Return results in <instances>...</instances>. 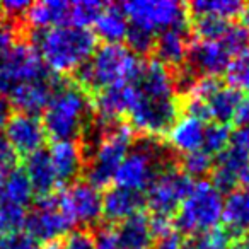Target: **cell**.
Here are the masks:
<instances>
[{
	"mask_svg": "<svg viewBox=\"0 0 249 249\" xmlns=\"http://www.w3.org/2000/svg\"><path fill=\"white\" fill-rule=\"evenodd\" d=\"M133 89L135 96L128 111L130 128H135L147 139L167 133L179 111L176 75L160 62L150 60L142 63L133 80Z\"/></svg>",
	"mask_w": 249,
	"mask_h": 249,
	"instance_id": "6da1fadb",
	"label": "cell"
},
{
	"mask_svg": "<svg viewBox=\"0 0 249 249\" xmlns=\"http://www.w3.org/2000/svg\"><path fill=\"white\" fill-rule=\"evenodd\" d=\"M87 154V183L104 188L114 179L120 164L135 143L133 130L128 124H103L90 121L84 132Z\"/></svg>",
	"mask_w": 249,
	"mask_h": 249,
	"instance_id": "7a4b0ae2",
	"label": "cell"
},
{
	"mask_svg": "<svg viewBox=\"0 0 249 249\" xmlns=\"http://www.w3.org/2000/svg\"><path fill=\"white\" fill-rule=\"evenodd\" d=\"M36 52L53 73H69L82 69L96 52V36L90 29L56 26L35 33Z\"/></svg>",
	"mask_w": 249,
	"mask_h": 249,
	"instance_id": "3957f363",
	"label": "cell"
},
{
	"mask_svg": "<svg viewBox=\"0 0 249 249\" xmlns=\"http://www.w3.org/2000/svg\"><path fill=\"white\" fill-rule=\"evenodd\" d=\"M43 126L55 142L75 140L92 118V99L79 84H58L43 111Z\"/></svg>",
	"mask_w": 249,
	"mask_h": 249,
	"instance_id": "277c9868",
	"label": "cell"
},
{
	"mask_svg": "<svg viewBox=\"0 0 249 249\" xmlns=\"http://www.w3.org/2000/svg\"><path fill=\"white\" fill-rule=\"evenodd\" d=\"M142 62L121 43H104L96 48L89 62L77 70V80L84 90H101L118 84H132Z\"/></svg>",
	"mask_w": 249,
	"mask_h": 249,
	"instance_id": "5b68a950",
	"label": "cell"
},
{
	"mask_svg": "<svg viewBox=\"0 0 249 249\" xmlns=\"http://www.w3.org/2000/svg\"><path fill=\"white\" fill-rule=\"evenodd\" d=\"M224 212L222 191L210 181H200L190 190L178 208L176 227L190 235H200L218 229Z\"/></svg>",
	"mask_w": 249,
	"mask_h": 249,
	"instance_id": "8992f818",
	"label": "cell"
},
{
	"mask_svg": "<svg viewBox=\"0 0 249 249\" xmlns=\"http://www.w3.org/2000/svg\"><path fill=\"white\" fill-rule=\"evenodd\" d=\"M166 166H169L166 147L157 139H143L133 143L113 181L120 188L142 193Z\"/></svg>",
	"mask_w": 249,
	"mask_h": 249,
	"instance_id": "52a82bcc",
	"label": "cell"
},
{
	"mask_svg": "<svg viewBox=\"0 0 249 249\" xmlns=\"http://www.w3.org/2000/svg\"><path fill=\"white\" fill-rule=\"evenodd\" d=\"M130 28L156 36L166 31L184 33L190 26L188 7L174 0H132L121 5Z\"/></svg>",
	"mask_w": 249,
	"mask_h": 249,
	"instance_id": "ba28073f",
	"label": "cell"
},
{
	"mask_svg": "<svg viewBox=\"0 0 249 249\" xmlns=\"http://www.w3.org/2000/svg\"><path fill=\"white\" fill-rule=\"evenodd\" d=\"M55 198L72 227H90L96 225L103 217V195L87 181L69 184Z\"/></svg>",
	"mask_w": 249,
	"mask_h": 249,
	"instance_id": "9c48e42d",
	"label": "cell"
},
{
	"mask_svg": "<svg viewBox=\"0 0 249 249\" xmlns=\"http://www.w3.org/2000/svg\"><path fill=\"white\" fill-rule=\"evenodd\" d=\"M191 188V178L176 167L166 166L145 190V201L156 215L169 217L173 212H178Z\"/></svg>",
	"mask_w": 249,
	"mask_h": 249,
	"instance_id": "30bf717a",
	"label": "cell"
},
{
	"mask_svg": "<svg viewBox=\"0 0 249 249\" xmlns=\"http://www.w3.org/2000/svg\"><path fill=\"white\" fill-rule=\"evenodd\" d=\"M249 166V126H242L232 132L231 142L224 152L218 154L213 164V181L212 183L220 191L235 190L242 173Z\"/></svg>",
	"mask_w": 249,
	"mask_h": 249,
	"instance_id": "8fae6325",
	"label": "cell"
},
{
	"mask_svg": "<svg viewBox=\"0 0 249 249\" xmlns=\"http://www.w3.org/2000/svg\"><path fill=\"white\" fill-rule=\"evenodd\" d=\"M26 234L31 235L36 242H55L58 237L67 235L72 229L69 218L60 210L56 198L53 195L41 196L36 207L28 213L26 218Z\"/></svg>",
	"mask_w": 249,
	"mask_h": 249,
	"instance_id": "7c38bea8",
	"label": "cell"
},
{
	"mask_svg": "<svg viewBox=\"0 0 249 249\" xmlns=\"http://www.w3.org/2000/svg\"><path fill=\"white\" fill-rule=\"evenodd\" d=\"M0 67L9 82V89L14 84L48 77V69L39 53L31 43L26 41H16L4 55H0Z\"/></svg>",
	"mask_w": 249,
	"mask_h": 249,
	"instance_id": "4fadbf2b",
	"label": "cell"
},
{
	"mask_svg": "<svg viewBox=\"0 0 249 249\" xmlns=\"http://www.w3.org/2000/svg\"><path fill=\"white\" fill-rule=\"evenodd\" d=\"M234 55L222 39L203 41L196 39L188 50V69L195 77H217L227 70Z\"/></svg>",
	"mask_w": 249,
	"mask_h": 249,
	"instance_id": "5bb4252c",
	"label": "cell"
},
{
	"mask_svg": "<svg viewBox=\"0 0 249 249\" xmlns=\"http://www.w3.org/2000/svg\"><path fill=\"white\" fill-rule=\"evenodd\" d=\"M5 140L14 149L16 154L28 157L38 152V150H41L46 140L43 121L35 114H12L7 126H5Z\"/></svg>",
	"mask_w": 249,
	"mask_h": 249,
	"instance_id": "9a60e30c",
	"label": "cell"
},
{
	"mask_svg": "<svg viewBox=\"0 0 249 249\" xmlns=\"http://www.w3.org/2000/svg\"><path fill=\"white\" fill-rule=\"evenodd\" d=\"M133 96H135L133 82L118 84V86L97 90L92 99V114H96V121L103 124L118 123L123 114H128Z\"/></svg>",
	"mask_w": 249,
	"mask_h": 249,
	"instance_id": "2e32d148",
	"label": "cell"
},
{
	"mask_svg": "<svg viewBox=\"0 0 249 249\" xmlns=\"http://www.w3.org/2000/svg\"><path fill=\"white\" fill-rule=\"evenodd\" d=\"M58 84H53L52 79L28 80V82H19L9 89V103L12 107L24 114H35L38 116L45 107L48 106L50 99L53 96V90Z\"/></svg>",
	"mask_w": 249,
	"mask_h": 249,
	"instance_id": "e0dca14e",
	"label": "cell"
},
{
	"mask_svg": "<svg viewBox=\"0 0 249 249\" xmlns=\"http://www.w3.org/2000/svg\"><path fill=\"white\" fill-rule=\"evenodd\" d=\"M58 184H72L84 169V150L75 140L55 142L48 152Z\"/></svg>",
	"mask_w": 249,
	"mask_h": 249,
	"instance_id": "ac0fdd59",
	"label": "cell"
},
{
	"mask_svg": "<svg viewBox=\"0 0 249 249\" xmlns=\"http://www.w3.org/2000/svg\"><path fill=\"white\" fill-rule=\"evenodd\" d=\"M205 130H207L205 121L184 114L176 118V121L167 130V143L174 152H179L183 156L196 152L203 149Z\"/></svg>",
	"mask_w": 249,
	"mask_h": 249,
	"instance_id": "d6986e66",
	"label": "cell"
},
{
	"mask_svg": "<svg viewBox=\"0 0 249 249\" xmlns=\"http://www.w3.org/2000/svg\"><path fill=\"white\" fill-rule=\"evenodd\" d=\"M145 203L142 193L114 186L103 195V217L109 222H124L133 215L142 213Z\"/></svg>",
	"mask_w": 249,
	"mask_h": 249,
	"instance_id": "ffe728a7",
	"label": "cell"
},
{
	"mask_svg": "<svg viewBox=\"0 0 249 249\" xmlns=\"http://www.w3.org/2000/svg\"><path fill=\"white\" fill-rule=\"evenodd\" d=\"M70 5L67 0H43L31 4L24 14L26 21L36 31L70 24Z\"/></svg>",
	"mask_w": 249,
	"mask_h": 249,
	"instance_id": "44dd1931",
	"label": "cell"
},
{
	"mask_svg": "<svg viewBox=\"0 0 249 249\" xmlns=\"http://www.w3.org/2000/svg\"><path fill=\"white\" fill-rule=\"evenodd\" d=\"M22 171L28 176L33 191L38 193L39 196H48L58 186L55 169H53L52 160H50V156L46 150H38V152L26 157L24 169Z\"/></svg>",
	"mask_w": 249,
	"mask_h": 249,
	"instance_id": "7402d4cb",
	"label": "cell"
},
{
	"mask_svg": "<svg viewBox=\"0 0 249 249\" xmlns=\"http://www.w3.org/2000/svg\"><path fill=\"white\" fill-rule=\"evenodd\" d=\"M222 220L234 234H249V190L235 188L224 198Z\"/></svg>",
	"mask_w": 249,
	"mask_h": 249,
	"instance_id": "603a6c76",
	"label": "cell"
},
{
	"mask_svg": "<svg viewBox=\"0 0 249 249\" xmlns=\"http://www.w3.org/2000/svg\"><path fill=\"white\" fill-rule=\"evenodd\" d=\"M120 249H150L154 234L150 227V218L143 213L133 215L116 227Z\"/></svg>",
	"mask_w": 249,
	"mask_h": 249,
	"instance_id": "cb8c5ba5",
	"label": "cell"
},
{
	"mask_svg": "<svg viewBox=\"0 0 249 249\" xmlns=\"http://www.w3.org/2000/svg\"><path fill=\"white\" fill-rule=\"evenodd\" d=\"M128 29L130 24L123 9L121 5L114 4L104 5L103 12L94 22V31H96L94 36H99L106 43H121L123 39H126Z\"/></svg>",
	"mask_w": 249,
	"mask_h": 249,
	"instance_id": "d4e9b609",
	"label": "cell"
},
{
	"mask_svg": "<svg viewBox=\"0 0 249 249\" xmlns=\"http://www.w3.org/2000/svg\"><path fill=\"white\" fill-rule=\"evenodd\" d=\"M190 43L186 41V36L181 31H166L157 36L154 43L157 62L166 67H179L188 56Z\"/></svg>",
	"mask_w": 249,
	"mask_h": 249,
	"instance_id": "484cf974",
	"label": "cell"
},
{
	"mask_svg": "<svg viewBox=\"0 0 249 249\" xmlns=\"http://www.w3.org/2000/svg\"><path fill=\"white\" fill-rule=\"evenodd\" d=\"M241 97L242 94L237 89L231 86H222L208 101V116L213 118L215 123L229 124L231 121H234V114Z\"/></svg>",
	"mask_w": 249,
	"mask_h": 249,
	"instance_id": "4316f807",
	"label": "cell"
},
{
	"mask_svg": "<svg viewBox=\"0 0 249 249\" xmlns=\"http://www.w3.org/2000/svg\"><path fill=\"white\" fill-rule=\"evenodd\" d=\"M33 195H35L33 186L22 169H14L12 173H9V176L5 178V181L0 186V198L2 200L21 205V207L26 208L31 203Z\"/></svg>",
	"mask_w": 249,
	"mask_h": 249,
	"instance_id": "83f0119b",
	"label": "cell"
},
{
	"mask_svg": "<svg viewBox=\"0 0 249 249\" xmlns=\"http://www.w3.org/2000/svg\"><path fill=\"white\" fill-rule=\"evenodd\" d=\"M244 4L239 0H195L188 5L195 16H212V18L231 21L232 18L241 14Z\"/></svg>",
	"mask_w": 249,
	"mask_h": 249,
	"instance_id": "f1b7e54d",
	"label": "cell"
},
{
	"mask_svg": "<svg viewBox=\"0 0 249 249\" xmlns=\"http://www.w3.org/2000/svg\"><path fill=\"white\" fill-rule=\"evenodd\" d=\"M26 218L28 208L0 198V235L21 232V229L26 225Z\"/></svg>",
	"mask_w": 249,
	"mask_h": 249,
	"instance_id": "f546056e",
	"label": "cell"
},
{
	"mask_svg": "<svg viewBox=\"0 0 249 249\" xmlns=\"http://www.w3.org/2000/svg\"><path fill=\"white\" fill-rule=\"evenodd\" d=\"M103 2H96V0H82V2H72L70 5V24L77 26V28H86L94 26L96 19L104 9Z\"/></svg>",
	"mask_w": 249,
	"mask_h": 249,
	"instance_id": "4dcf8cb0",
	"label": "cell"
},
{
	"mask_svg": "<svg viewBox=\"0 0 249 249\" xmlns=\"http://www.w3.org/2000/svg\"><path fill=\"white\" fill-rule=\"evenodd\" d=\"M231 28V22L225 19L212 18V16H198L193 24V31L198 39L203 41H217L224 38V35Z\"/></svg>",
	"mask_w": 249,
	"mask_h": 249,
	"instance_id": "1f68e13d",
	"label": "cell"
},
{
	"mask_svg": "<svg viewBox=\"0 0 249 249\" xmlns=\"http://www.w3.org/2000/svg\"><path fill=\"white\" fill-rule=\"evenodd\" d=\"M225 75H227L231 87L249 92V46L242 53H239L235 58H232V62L225 70Z\"/></svg>",
	"mask_w": 249,
	"mask_h": 249,
	"instance_id": "d6a6232c",
	"label": "cell"
},
{
	"mask_svg": "<svg viewBox=\"0 0 249 249\" xmlns=\"http://www.w3.org/2000/svg\"><path fill=\"white\" fill-rule=\"evenodd\" d=\"M232 130L225 123H212L205 130V140H203V150L208 152L212 157L218 156L224 152L225 147L231 142Z\"/></svg>",
	"mask_w": 249,
	"mask_h": 249,
	"instance_id": "836d02e7",
	"label": "cell"
},
{
	"mask_svg": "<svg viewBox=\"0 0 249 249\" xmlns=\"http://www.w3.org/2000/svg\"><path fill=\"white\" fill-rule=\"evenodd\" d=\"M220 87H222V84L217 77H195L190 86L186 87V101L208 104L212 96H213Z\"/></svg>",
	"mask_w": 249,
	"mask_h": 249,
	"instance_id": "e575fe53",
	"label": "cell"
},
{
	"mask_svg": "<svg viewBox=\"0 0 249 249\" xmlns=\"http://www.w3.org/2000/svg\"><path fill=\"white\" fill-rule=\"evenodd\" d=\"M231 246V237L227 232L220 229H213L205 234L193 235L183 244V249H227Z\"/></svg>",
	"mask_w": 249,
	"mask_h": 249,
	"instance_id": "d590c367",
	"label": "cell"
},
{
	"mask_svg": "<svg viewBox=\"0 0 249 249\" xmlns=\"http://www.w3.org/2000/svg\"><path fill=\"white\" fill-rule=\"evenodd\" d=\"M183 173L188 178H203L213 169V157L203 149L183 156Z\"/></svg>",
	"mask_w": 249,
	"mask_h": 249,
	"instance_id": "8d00e7d4",
	"label": "cell"
},
{
	"mask_svg": "<svg viewBox=\"0 0 249 249\" xmlns=\"http://www.w3.org/2000/svg\"><path fill=\"white\" fill-rule=\"evenodd\" d=\"M126 41H128V48L135 55H145L150 50H154L156 38L152 35H149V33L142 31V29L130 28L128 35H126Z\"/></svg>",
	"mask_w": 249,
	"mask_h": 249,
	"instance_id": "74e56055",
	"label": "cell"
},
{
	"mask_svg": "<svg viewBox=\"0 0 249 249\" xmlns=\"http://www.w3.org/2000/svg\"><path fill=\"white\" fill-rule=\"evenodd\" d=\"M0 249H38V244L31 235L21 231L0 235Z\"/></svg>",
	"mask_w": 249,
	"mask_h": 249,
	"instance_id": "f35d334b",
	"label": "cell"
},
{
	"mask_svg": "<svg viewBox=\"0 0 249 249\" xmlns=\"http://www.w3.org/2000/svg\"><path fill=\"white\" fill-rule=\"evenodd\" d=\"M94 249H120L118 242V232L113 225H104L97 229L96 234L92 235Z\"/></svg>",
	"mask_w": 249,
	"mask_h": 249,
	"instance_id": "ab89813d",
	"label": "cell"
},
{
	"mask_svg": "<svg viewBox=\"0 0 249 249\" xmlns=\"http://www.w3.org/2000/svg\"><path fill=\"white\" fill-rule=\"evenodd\" d=\"M62 249H94L92 235L84 231H77L67 235Z\"/></svg>",
	"mask_w": 249,
	"mask_h": 249,
	"instance_id": "60d3db41",
	"label": "cell"
},
{
	"mask_svg": "<svg viewBox=\"0 0 249 249\" xmlns=\"http://www.w3.org/2000/svg\"><path fill=\"white\" fill-rule=\"evenodd\" d=\"M183 239H181V234L178 231H171L167 234L157 237L156 244L150 249H183Z\"/></svg>",
	"mask_w": 249,
	"mask_h": 249,
	"instance_id": "b9f144b4",
	"label": "cell"
},
{
	"mask_svg": "<svg viewBox=\"0 0 249 249\" xmlns=\"http://www.w3.org/2000/svg\"><path fill=\"white\" fill-rule=\"evenodd\" d=\"M16 39V28L7 21H0V55H4L11 48Z\"/></svg>",
	"mask_w": 249,
	"mask_h": 249,
	"instance_id": "7bdbcfd3",
	"label": "cell"
},
{
	"mask_svg": "<svg viewBox=\"0 0 249 249\" xmlns=\"http://www.w3.org/2000/svg\"><path fill=\"white\" fill-rule=\"evenodd\" d=\"M29 5H31V2H28V0H5L0 4V9L9 18H18V16H24L28 12Z\"/></svg>",
	"mask_w": 249,
	"mask_h": 249,
	"instance_id": "ee69618b",
	"label": "cell"
},
{
	"mask_svg": "<svg viewBox=\"0 0 249 249\" xmlns=\"http://www.w3.org/2000/svg\"><path fill=\"white\" fill-rule=\"evenodd\" d=\"M16 160H18V154L14 152L9 142L0 137V166L7 167L9 171L16 169Z\"/></svg>",
	"mask_w": 249,
	"mask_h": 249,
	"instance_id": "f6af8a7d",
	"label": "cell"
},
{
	"mask_svg": "<svg viewBox=\"0 0 249 249\" xmlns=\"http://www.w3.org/2000/svg\"><path fill=\"white\" fill-rule=\"evenodd\" d=\"M234 121L237 123L239 128L249 126V92L246 96H242L241 101H239L237 109H235L234 114Z\"/></svg>",
	"mask_w": 249,
	"mask_h": 249,
	"instance_id": "bcb514c9",
	"label": "cell"
},
{
	"mask_svg": "<svg viewBox=\"0 0 249 249\" xmlns=\"http://www.w3.org/2000/svg\"><path fill=\"white\" fill-rule=\"evenodd\" d=\"M12 116V106L9 103V99L5 96L0 94V135L5 132V126H7L9 120Z\"/></svg>",
	"mask_w": 249,
	"mask_h": 249,
	"instance_id": "7dc6e473",
	"label": "cell"
},
{
	"mask_svg": "<svg viewBox=\"0 0 249 249\" xmlns=\"http://www.w3.org/2000/svg\"><path fill=\"white\" fill-rule=\"evenodd\" d=\"M241 21H242V28L246 29V31L249 33V4H246L244 7H242V11H241Z\"/></svg>",
	"mask_w": 249,
	"mask_h": 249,
	"instance_id": "c3c4849f",
	"label": "cell"
},
{
	"mask_svg": "<svg viewBox=\"0 0 249 249\" xmlns=\"http://www.w3.org/2000/svg\"><path fill=\"white\" fill-rule=\"evenodd\" d=\"M7 89H9V82H7V79H5L4 72H2V67H0V92Z\"/></svg>",
	"mask_w": 249,
	"mask_h": 249,
	"instance_id": "681fc988",
	"label": "cell"
},
{
	"mask_svg": "<svg viewBox=\"0 0 249 249\" xmlns=\"http://www.w3.org/2000/svg\"><path fill=\"white\" fill-rule=\"evenodd\" d=\"M9 173H12V171H9L7 167H4V166H0V186H2V183L5 181V178L9 176Z\"/></svg>",
	"mask_w": 249,
	"mask_h": 249,
	"instance_id": "f907efd6",
	"label": "cell"
},
{
	"mask_svg": "<svg viewBox=\"0 0 249 249\" xmlns=\"http://www.w3.org/2000/svg\"><path fill=\"white\" fill-rule=\"evenodd\" d=\"M241 181H242V183H244V186H246V188H248V190H249V166L246 167V171H244V173H242V178H241Z\"/></svg>",
	"mask_w": 249,
	"mask_h": 249,
	"instance_id": "816d5d0a",
	"label": "cell"
},
{
	"mask_svg": "<svg viewBox=\"0 0 249 249\" xmlns=\"http://www.w3.org/2000/svg\"><path fill=\"white\" fill-rule=\"evenodd\" d=\"M38 249H62V246L58 244V242H48V244L41 246V248Z\"/></svg>",
	"mask_w": 249,
	"mask_h": 249,
	"instance_id": "f5cc1de1",
	"label": "cell"
},
{
	"mask_svg": "<svg viewBox=\"0 0 249 249\" xmlns=\"http://www.w3.org/2000/svg\"><path fill=\"white\" fill-rule=\"evenodd\" d=\"M227 249H248V246L246 244H241V242H235V244H231Z\"/></svg>",
	"mask_w": 249,
	"mask_h": 249,
	"instance_id": "db71d44e",
	"label": "cell"
},
{
	"mask_svg": "<svg viewBox=\"0 0 249 249\" xmlns=\"http://www.w3.org/2000/svg\"><path fill=\"white\" fill-rule=\"evenodd\" d=\"M246 246H248V249H249V234H248V239H246Z\"/></svg>",
	"mask_w": 249,
	"mask_h": 249,
	"instance_id": "11a10c76",
	"label": "cell"
}]
</instances>
